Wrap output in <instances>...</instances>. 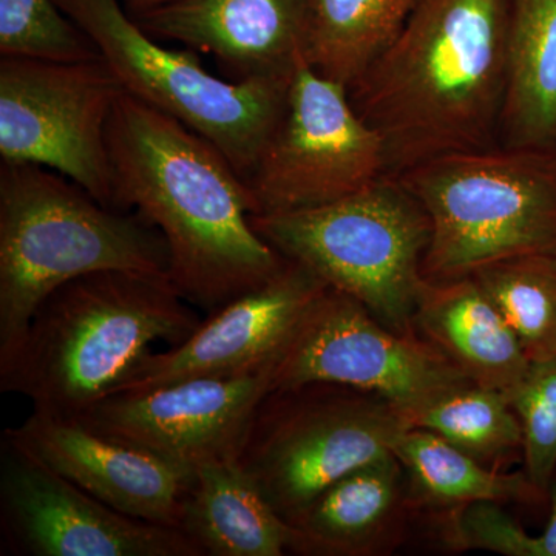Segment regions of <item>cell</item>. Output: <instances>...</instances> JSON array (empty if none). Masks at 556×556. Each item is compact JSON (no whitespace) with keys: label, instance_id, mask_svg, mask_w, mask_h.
I'll return each instance as SVG.
<instances>
[{"label":"cell","instance_id":"1","mask_svg":"<svg viewBox=\"0 0 556 556\" xmlns=\"http://www.w3.org/2000/svg\"><path fill=\"white\" fill-rule=\"evenodd\" d=\"M108 148L116 207L134 208L163 233L167 278L189 305L211 316L287 266L252 225L247 181L197 131L124 91Z\"/></svg>","mask_w":556,"mask_h":556},{"label":"cell","instance_id":"2","mask_svg":"<svg viewBox=\"0 0 556 556\" xmlns=\"http://www.w3.org/2000/svg\"><path fill=\"white\" fill-rule=\"evenodd\" d=\"M507 0H417L390 47L351 87L386 148L387 175L500 137Z\"/></svg>","mask_w":556,"mask_h":556},{"label":"cell","instance_id":"3","mask_svg":"<svg viewBox=\"0 0 556 556\" xmlns=\"http://www.w3.org/2000/svg\"><path fill=\"white\" fill-rule=\"evenodd\" d=\"M201 320L167 276L100 270L70 280L40 303L0 391L30 399L33 412L79 417L116 393L150 345L188 340Z\"/></svg>","mask_w":556,"mask_h":556},{"label":"cell","instance_id":"4","mask_svg":"<svg viewBox=\"0 0 556 556\" xmlns=\"http://www.w3.org/2000/svg\"><path fill=\"white\" fill-rule=\"evenodd\" d=\"M163 233L36 164H0V369L54 289L100 270L167 276Z\"/></svg>","mask_w":556,"mask_h":556},{"label":"cell","instance_id":"5","mask_svg":"<svg viewBox=\"0 0 556 556\" xmlns=\"http://www.w3.org/2000/svg\"><path fill=\"white\" fill-rule=\"evenodd\" d=\"M426 208L422 276L455 280L525 255L556 254V146L452 153L396 175Z\"/></svg>","mask_w":556,"mask_h":556},{"label":"cell","instance_id":"6","mask_svg":"<svg viewBox=\"0 0 556 556\" xmlns=\"http://www.w3.org/2000/svg\"><path fill=\"white\" fill-rule=\"evenodd\" d=\"M252 225L278 254L356 299L380 324L415 334L431 222L401 179L383 175L336 203L254 215Z\"/></svg>","mask_w":556,"mask_h":556},{"label":"cell","instance_id":"7","mask_svg":"<svg viewBox=\"0 0 556 556\" xmlns=\"http://www.w3.org/2000/svg\"><path fill=\"white\" fill-rule=\"evenodd\" d=\"M56 3L90 36L126 93L206 138L247 181L283 118L292 78H218L195 51L167 49L148 35L118 0Z\"/></svg>","mask_w":556,"mask_h":556},{"label":"cell","instance_id":"8","mask_svg":"<svg viewBox=\"0 0 556 556\" xmlns=\"http://www.w3.org/2000/svg\"><path fill=\"white\" fill-rule=\"evenodd\" d=\"M412 427L376 394L331 383L269 391L237 457L266 501L289 522L328 485L388 455Z\"/></svg>","mask_w":556,"mask_h":556},{"label":"cell","instance_id":"9","mask_svg":"<svg viewBox=\"0 0 556 556\" xmlns=\"http://www.w3.org/2000/svg\"><path fill=\"white\" fill-rule=\"evenodd\" d=\"M331 383L376 394L412 426L453 391L475 386L437 346L380 324L356 299L327 288L276 354L270 390Z\"/></svg>","mask_w":556,"mask_h":556},{"label":"cell","instance_id":"10","mask_svg":"<svg viewBox=\"0 0 556 556\" xmlns=\"http://www.w3.org/2000/svg\"><path fill=\"white\" fill-rule=\"evenodd\" d=\"M124 93L102 60H0V159L64 175L116 207L108 126Z\"/></svg>","mask_w":556,"mask_h":556},{"label":"cell","instance_id":"11","mask_svg":"<svg viewBox=\"0 0 556 556\" xmlns=\"http://www.w3.org/2000/svg\"><path fill=\"white\" fill-rule=\"evenodd\" d=\"M383 175L382 139L358 115L350 91L302 62L283 118L247 178L255 215L327 206Z\"/></svg>","mask_w":556,"mask_h":556},{"label":"cell","instance_id":"12","mask_svg":"<svg viewBox=\"0 0 556 556\" xmlns=\"http://www.w3.org/2000/svg\"><path fill=\"white\" fill-rule=\"evenodd\" d=\"M0 532L3 555L204 556L181 529L121 514L5 433L0 441Z\"/></svg>","mask_w":556,"mask_h":556},{"label":"cell","instance_id":"13","mask_svg":"<svg viewBox=\"0 0 556 556\" xmlns=\"http://www.w3.org/2000/svg\"><path fill=\"white\" fill-rule=\"evenodd\" d=\"M273 361L243 375L115 393L73 419L181 466L237 460L252 416L269 393Z\"/></svg>","mask_w":556,"mask_h":556},{"label":"cell","instance_id":"14","mask_svg":"<svg viewBox=\"0 0 556 556\" xmlns=\"http://www.w3.org/2000/svg\"><path fill=\"white\" fill-rule=\"evenodd\" d=\"M327 288L313 270L288 260L268 283L215 311L188 340L166 353H150L116 393L265 367Z\"/></svg>","mask_w":556,"mask_h":556},{"label":"cell","instance_id":"15","mask_svg":"<svg viewBox=\"0 0 556 556\" xmlns=\"http://www.w3.org/2000/svg\"><path fill=\"white\" fill-rule=\"evenodd\" d=\"M3 433L121 514L181 529L193 468L91 430L72 417L33 412Z\"/></svg>","mask_w":556,"mask_h":556},{"label":"cell","instance_id":"16","mask_svg":"<svg viewBox=\"0 0 556 556\" xmlns=\"http://www.w3.org/2000/svg\"><path fill=\"white\" fill-rule=\"evenodd\" d=\"M314 0H172L134 17L155 39L208 54L230 80L291 79L305 61Z\"/></svg>","mask_w":556,"mask_h":556},{"label":"cell","instance_id":"17","mask_svg":"<svg viewBox=\"0 0 556 556\" xmlns=\"http://www.w3.org/2000/svg\"><path fill=\"white\" fill-rule=\"evenodd\" d=\"M409 510L404 467L388 453L332 482L288 522L291 554H390L404 536Z\"/></svg>","mask_w":556,"mask_h":556},{"label":"cell","instance_id":"18","mask_svg":"<svg viewBox=\"0 0 556 556\" xmlns=\"http://www.w3.org/2000/svg\"><path fill=\"white\" fill-rule=\"evenodd\" d=\"M413 325L475 386L510 396L532 367L514 329L475 277L426 280Z\"/></svg>","mask_w":556,"mask_h":556},{"label":"cell","instance_id":"19","mask_svg":"<svg viewBox=\"0 0 556 556\" xmlns=\"http://www.w3.org/2000/svg\"><path fill=\"white\" fill-rule=\"evenodd\" d=\"M179 527L204 556H281L294 540L292 527L237 460L193 468Z\"/></svg>","mask_w":556,"mask_h":556},{"label":"cell","instance_id":"20","mask_svg":"<svg viewBox=\"0 0 556 556\" xmlns=\"http://www.w3.org/2000/svg\"><path fill=\"white\" fill-rule=\"evenodd\" d=\"M500 138L510 148L556 146V0H507Z\"/></svg>","mask_w":556,"mask_h":556},{"label":"cell","instance_id":"21","mask_svg":"<svg viewBox=\"0 0 556 556\" xmlns=\"http://www.w3.org/2000/svg\"><path fill=\"white\" fill-rule=\"evenodd\" d=\"M391 452L404 467L412 510L422 507L452 514L477 503L547 501L525 471L504 473L485 466L424 428L402 430Z\"/></svg>","mask_w":556,"mask_h":556},{"label":"cell","instance_id":"22","mask_svg":"<svg viewBox=\"0 0 556 556\" xmlns=\"http://www.w3.org/2000/svg\"><path fill=\"white\" fill-rule=\"evenodd\" d=\"M417 0H314L305 61L348 90L396 39Z\"/></svg>","mask_w":556,"mask_h":556},{"label":"cell","instance_id":"23","mask_svg":"<svg viewBox=\"0 0 556 556\" xmlns=\"http://www.w3.org/2000/svg\"><path fill=\"white\" fill-rule=\"evenodd\" d=\"M529 361L556 356V254L503 260L473 274Z\"/></svg>","mask_w":556,"mask_h":556},{"label":"cell","instance_id":"24","mask_svg":"<svg viewBox=\"0 0 556 556\" xmlns=\"http://www.w3.org/2000/svg\"><path fill=\"white\" fill-rule=\"evenodd\" d=\"M412 427L438 434L489 467L522 452L517 413L507 394L492 388L470 386L453 391L417 413Z\"/></svg>","mask_w":556,"mask_h":556},{"label":"cell","instance_id":"25","mask_svg":"<svg viewBox=\"0 0 556 556\" xmlns=\"http://www.w3.org/2000/svg\"><path fill=\"white\" fill-rule=\"evenodd\" d=\"M0 56L51 62L102 60L56 0H0Z\"/></svg>","mask_w":556,"mask_h":556},{"label":"cell","instance_id":"26","mask_svg":"<svg viewBox=\"0 0 556 556\" xmlns=\"http://www.w3.org/2000/svg\"><path fill=\"white\" fill-rule=\"evenodd\" d=\"M551 515L540 535H529L497 503L471 504L448 514L444 540L459 551H486L506 556H556V475L548 486Z\"/></svg>","mask_w":556,"mask_h":556},{"label":"cell","instance_id":"27","mask_svg":"<svg viewBox=\"0 0 556 556\" xmlns=\"http://www.w3.org/2000/svg\"><path fill=\"white\" fill-rule=\"evenodd\" d=\"M508 401L521 424L522 471L547 496L556 475V356L533 362Z\"/></svg>","mask_w":556,"mask_h":556},{"label":"cell","instance_id":"28","mask_svg":"<svg viewBox=\"0 0 556 556\" xmlns=\"http://www.w3.org/2000/svg\"><path fill=\"white\" fill-rule=\"evenodd\" d=\"M169 2H172V0H127V7H129L130 16H137V14L156 9V7Z\"/></svg>","mask_w":556,"mask_h":556}]
</instances>
